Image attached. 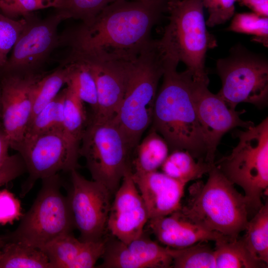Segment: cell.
I'll use <instances>...</instances> for the list:
<instances>
[{
    "instance_id": "obj_40",
    "label": "cell",
    "mask_w": 268,
    "mask_h": 268,
    "mask_svg": "<svg viewBox=\"0 0 268 268\" xmlns=\"http://www.w3.org/2000/svg\"><path fill=\"white\" fill-rule=\"evenodd\" d=\"M10 141L1 122H0V166L10 156L8 149Z\"/></svg>"
},
{
    "instance_id": "obj_21",
    "label": "cell",
    "mask_w": 268,
    "mask_h": 268,
    "mask_svg": "<svg viewBox=\"0 0 268 268\" xmlns=\"http://www.w3.org/2000/svg\"><path fill=\"white\" fill-rule=\"evenodd\" d=\"M135 148L131 168L133 174H144L161 167L168 155L169 146L155 130L150 132Z\"/></svg>"
},
{
    "instance_id": "obj_34",
    "label": "cell",
    "mask_w": 268,
    "mask_h": 268,
    "mask_svg": "<svg viewBox=\"0 0 268 268\" xmlns=\"http://www.w3.org/2000/svg\"><path fill=\"white\" fill-rule=\"evenodd\" d=\"M237 0H202L203 7L207 9L209 14L205 21L206 26L213 27L230 20L235 14V4Z\"/></svg>"
},
{
    "instance_id": "obj_10",
    "label": "cell",
    "mask_w": 268,
    "mask_h": 268,
    "mask_svg": "<svg viewBox=\"0 0 268 268\" xmlns=\"http://www.w3.org/2000/svg\"><path fill=\"white\" fill-rule=\"evenodd\" d=\"M48 72L0 71V118L10 141L16 150L22 143L30 121L35 87Z\"/></svg>"
},
{
    "instance_id": "obj_20",
    "label": "cell",
    "mask_w": 268,
    "mask_h": 268,
    "mask_svg": "<svg viewBox=\"0 0 268 268\" xmlns=\"http://www.w3.org/2000/svg\"><path fill=\"white\" fill-rule=\"evenodd\" d=\"M215 242L217 268H262L268 266L251 252L243 238L222 236Z\"/></svg>"
},
{
    "instance_id": "obj_9",
    "label": "cell",
    "mask_w": 268,
    "mask_h": 268,
    "mask_svg": "<svg viewBox=\"0 0 268 268\" xmlns=\"http://www.w3.org/2000/svg\"><path fill=\"white\" fill-rule=\"evenodd\" d=\"M80 143L79 155L84 157L93 180L115 194L131 167V150L118 126L113 119L102 122L91 119Z\"/></svg>"
},
{
    "instance_id": "obj_17",
    "label": "cell",
    "mask_w": 268,
    "mask_h": 268,
    "mask_svg": "<svg viewBox=\"0 0 268 268\" xmlns=\"http://www.w3.org/2000/svg\"><path fill=\"white\" fill-rule=\"evenodd\" d=\"M102 268H168L173 262V248L163 247L143 234L128 244L115 238L107 241Z\"/></svg>"
},
{
    "instance_id": "obj_33",
    "label": "cell",
    "mask_w": 268,
    "mask_h": 268,
    "mask_svg": "<svg viewBox=\"0 0 268 268\" xmlns=\"http://www.w3.org/2000/svg\"><path fill=\"white\" fill-rule=\"evenodd\" d=\"M26 24L22 16L13 19L0 11V67H3L8 59V55L12 49Z\"/></svg>"
},
{
    "instance_id": "obj_27",
    "label": "cell",
    "mask_w": 268,
    "mask_h": 268,
    "mask_svg": "<svg viewBox=\"0 0 268 268\" xmlns=\"http://www.w3.org/2000/svg\"><path fill=\"white\" fill-rule=\"evenodd\" d=\"M243 238L251 252L260 261L268 264V204L265 203L248 221Z\"/></svg>"
},
{
    "instance_id": "obj_23",
    "label": "cell",
    "mask_w": 268,
    "mask_h": 268,
    "mask_svg": "<svg viewBox=\"0 0 268 268\" xmlns=\"http://www.w3.org/2000/svg\"><path fill=\"white\" fill-rule=\"evenodd\" d=\"M185 150H174L168 154L161 166L162 172L187 184L208 173L211 165L203 160H197Z\"/></svg>"
},
{
    "instance_id": "obj_18",
    "label": "cell",
    "mask_w": 268,
    "mask_h": 268,
    "mask_svg": "<svg viewBox=\"0 0 268 268\" xmlns=\"http://www.w3.org/2000/svg\"><path fill=\"white\" fill-rule=\"evenodd\" d=\"M132 177L145 205L148 219L166 216L181 209L186 184L157 171L132 173Z\"/></svg>"
},
{
    "instance_id": "obj_38",
    "label": "cell",
    "mask_w": 268,
    "mask_h": 268,
    "mask_svg": "<svg viewBox=\"0 0 268 268\" xmlns=\"http://www.w3.org/2000/svg\"><path fill=\"white\" fill-rule=\"evenodd\" d=\"M20 214L19 201L7 190L0 191V224L11 222Z\"/></svg>"
},
{
    "instance_id": "obj_32",
    "label": "cell",
    "mask_w": 268,
    "mask_h": 268,
    "mask_svg": "<svg viewBox=\"0 0 268 268\" xmlns=\"http://www.w3.org/2000/svg\"><path fill=\"white\" fill-rule=\"evenodd\" d=\"M227 30L250 35L252 40L268 47V18L253 12L235 14Z\"/></svg>"
},
{
    "instance_id": "obj_37",
    "label": "cell",
    "mask_w": 268,
    "mask_h": 268,
    "mask_svg": "<svg viewBox=\"0 0 268 268\" xmlns=\"http://www.w3.org/2000/svg\"><path fill=\"white\" fill-rule=\"evenodd\" d=\"M27 172L24 161L19 153L10 155L0 166V186Z\"/></svg>"
},
{
    "instance_id": "obj_22",
    "label": "cell",
    "mask_w": 268,
    "mask_h": 268,
    "mask_svg": "<svg viewBox=\"0 0 268 268\" xmlns=\"http://www.w3.org/2000/svg\"><path fill=\"white\" fill-rule=\"evenodd\" d=\"M0 268H51V266L41 250L19 242L3 241L0 248Z\"/></svg>"
},
{
    "instance_id": "obj_7",
    "label": "cell",
    "mask_w": 268,
    "mask_h": 268,
    "mask_svg": "<svg viewBox=\"0 0 268 268\" xmlns=\"http://www.w3.org/2000/svg\"><path fill=\"white\" fill-rule=\"evenodd\" d=\"M58 174L42 179V186L31 207L17 228L4 241L19 242L41 250L57 237L71 233L74 226L68 197L63 195Z\"/></svg>"
},
{
    "instance_id": "obj_6",
    "label": "cell",
    "mask_w": 268,
    "mask_h": 268,
    "mask_svg": "<svg viewBox=\"0 0 268 268\" xmlns=\"http://www.w3.org/2000/svg\"><path fill=\"white\" fill-rule=\"evenodd\" d=\"M234 132L238 142L231 153L214 162L233 184L244 191L250 210L263 206L268 187V118L258 125Z\"/></svg>"
},
{
    "instance_id": "obj_3",
    "label": "cell",
    "mask_w": 268,
    "mask_h": 268,
    "mask_svg": "<svg viewBox=\"0 0 268 268\" xmlns=\"http://www.w3.org/2000/svg\"><path fill=\"white\" fill-rule=\"evenodd\" d=\"M169 57L159 39H152L132 62L126 91L113 119L131 150L152 122L158 82Z\"/></svg>"
},
{
    "instance_id": "obj_4",
    "label": "cell",
    "mask_w": 268,
    "mask_h": 268,
    "mask_svg": "<svg viewBox=\"0 0 268 268\" xmlns=\"http://www.w3.org/2000/svg\"><path fill=\"white\" fill-rule=\"evenodd\" d=\"M208 174L205 183L198 181L190 187L188 202L180 211L206 230L237 238L249 221L247 200L214 164Z\"/></svg>"
},
{
    "instance_id": "obj_41",
    "label": "cell",
    "mask_w": 268,
    "mask_h": 268,
    "mask_svg": "<svg viewBox=\"0 0 268 268\" xmlns=\"http://www.w3.org/2000/svg\"><path fill=\"white\" fill-rule=\"evenodd\" d=\"M14 2V0H0V11L5 15Z\"/></svg>"
},
{
    "instance_id": "obj_43",
    "label": "cell",
    "mask_w": 268,
    "mask_h": 268,
    "mask_svg": "<svg viewBox=\"0 0 268 268\" xmlns=\"http://www.w3.org/2000/svg\"><path fill=\"white\" fill-rule=\"evenodd\" d=\"M0 110H1V106H0Z\"/></svg>"
},
{
    "instance_id": "obj_8",
    "label": "cell",
    "mask_w": 268,
    "mask_h": 268,
    "mask_svg": "<svg viewBox=\"0 0 268 268\" xmlns=\"http://www.w3.org/2000/svg\"><path fill=\"white\" fill-rule=\"evenodd\" d=\"M216 70L221 80L217 94L231 109L240 103H248L259 108L268 100V61L241 44L233 46L229 55L218 59Z\"/></svg>"
},
{
    "instance_id": "obj_12",
    "label": "cell",
    "mask_w": 268,
    "mask_h": 268,
    "mask_svg": "<svg viewBox=\"0 0 268 268\" xmlns=\"http://www.w3.org/2000/svg\"><path fill=\"white\" fill-rule=\"evenodd\" d=\"M17 152L22 156L28 173L21 197L30 191L37 180L61 171L70 172L78 166L79 150L72 145L63 130L42 134L23 145Z\"/></svg>"
},
{
    "instance_id": "obj_30",
    "label": "cell",
    "mask_w": 268,
    "mask_h": 268,
    "mask_svg": "<svg viewBox=\"0 0 268 268\" xmlns=\"http://www.w3.org/2000/svg\"><path fill=\"white\" fill-rule=\"evenodd\" d=\"M204 242L181 248H173L175 268H216L214 250Z\"/></svg>"
},
{
    "instance_id": "obj_19",
    "label": "cell",
    "mask_w": 268,
    "mask_h": 268,
    "mask_svg": "<svg viewBox=\"0 0 268 268\" xmlns=\"http://www.w3.org/2000/svg\"><path fill=\"white\" fill-rule=\"evenodd\" d=\"M147 223L158 241L174 249L186 248L201 242H215L224 236L191 222L180 210L166 216L149 219Z\"/></svg>"
},
{
    "instance_id": "obj_29",
    "label": "cell",
    "mask_w": 268,
    "mask_h": 268,
    "mask_svg": "<svg viewBox=\"0 0 268 268\" xmlns=\"http://www.w3.org/2000/svg\"><path fill=\"white\" fill-rule=\"evenodd\" d=\"M67 81V70L61 64L56 69L48 72L39 80L34 89L30 121L57 96Z\"/></svg>"
},
{
    "instance_id": "obj_5",
    "label": "cell",
    "mask_w": 268,
    "mask_h": 268,
    "mask_svg": "<svg viewBox=\"0 0 268 268\" xmlns=\"http://www.w3.org/2000/svg\"><path fill=\"white\" fill-rule=\"evenodd\" d=\"M202 0H175L160 41L170 55L185 64L194 81L208 85L205 67L207 52L217 46L207 29Z\"/></svg>"
},
{
    "instance_id": "obj_15",
    "label": "cell",
    "mask_w": 268,
    "mask_h": 268,
    "mask_svg": "<svg viewBox=\"0 0 268 268\" xmlns=\"http://www.w3.org/2000/svg\"><path fill=\"white\" fill-rule=\"evenodd\" d=\"M208 85L193 80L192 96L205 141V162L213 165L217 147L226 133L239 127L248 129L255 124L242 120L240 116L246 111L230 108L217 94L209 90Z\"/></svg>"
},
{
    "instance_id": "obj_2",
    "label": "cell",
    "mask_w": 268,
    "mask_h": 268,
    "mask_svg": "<svg viewBox=\"0 0 268 268\" xmlns=\"http://www.w3.org/2000/svg\"><path fill=\"white\" fill-rule=\"evenodd\" d=\"M179 61L170 56L156 94L152 128L169 147L188 151L197 160L205 161L206 147L192 96L193 78L186 69L177 70Z\"/></svg>"
},
{
    "instance_id": "obj_39",
    "label": "cell",
    "mask_w": 268,
    "mask_h": 268,
    "mask_svg": "<svg viewBox=\"0 0 268 268\" xmlns=\"http://www.w3.org/2000/svg\"><path fill=\"white\" fill-rule=\"evenodd\" d=\"M241 6H245L253 12L262 16H268V0H238Z\"/></svg>"
},
{
    "instance_id": "obj_35",
    "label": "cell",
    "mask_w": 268,
    "mask_h": 268,
    "mask_svg": "<svg viewBox=\"0 0 268 268\" xmlns=\"http://www.w3.org/2000/svg\"><path fill=\"white\" fill-rule=\"evenodd\" d=\"M107 241L102 238L97 241L84 242L70 268H94L104 253Z\"/></svg>"
},
{
    "instance_id": "obj_26",
    "label": "cell",
    "mask_w": 268,
    "mask_h": 268,
    "mask_svg": "<svg viewBox=\"0 0 268 268\" xmlns=\"http://www.w3.org/2000/svg\"><path fill=\"white\" fill-rule=\"evenodd\" d=\"M67 70L66 84L76 96L91 107L93 114L97 107V91L95 79L87 67L79 62H61Z\"/></svg>"
},
{
    "instance_id": "obj_31",
    "label": "cell",
    "mask_w": 268,
    "mask_h": 268,
    "mask_svg": "<svg viewBox=\"0 0 268 268\" xmlns=\"http://www.w3.org/2000/svg\"><path fill=\"white\" fill-rule=\"evenodd\" d=\"M118 0H61L55 11L64 19H74L85 25L91 24L106 6Z\"/></svg>"
},
{
    "instance_id": "obj_16",
    "label": "cell",
    "mask_w": 268,
    "mask_h": 268,
    "mask_svg": "<svg viewBox=\"0 0 268 268\" xmlns=\"http://www.w3.org/2000/svg\"><path fill=\"white\" fill-rule=\"evenodd\" d=\"M121 182L111 205L107 228L115 238L128 244L143 234L148 216L133 179L131 167L125 172Z\"/></svg>"
},
{
    "instance_id": "obj_13",
    "label": "cell",
    "mask_w": 268,
    "mask_h": 268,
    "mask_svg": "<svg viewBox=\"0 0 268 268\" xmlns=\"http://www.w3.org/2000/svg\"><path fill=\"white\" fill-rule=\"evenodd\" d=\"M133 60H106L84 51L69 50L65 61L84 64L95 79L97 107L92 120L102 122L114 118L126 91Z\"/></svg>"
},
{
    "instance_id": "obj_42",
    "label": "cell",
    "mask_w": 268,
    "mask_h": 268,
    "mask_svg": "<svg viewBox=\"0 0 268 268\" xmlns=\"http://www.w3.org/2000/svg\"><path fill=\"white\" fill-rule=\"evenodd\" d=\"M3 244V241L1 238H0V248L2 246Z\"/></svg>"
},
{
    "instance_id": "obj_24",
    "label": "cell",
    "mask_w": 268,
    "mask_h": 268,
    "mask_svg": "<svg viewBox=\"0 0 268 268\" xmlns=\"http://www.w3.org/2000/svg\"><path fill=\"white\" fill-rule=\"evenodd\" d=\"M66 88L43 108L29 122L23 140L16 151L35 137L46 133L63 130L64 102Z\"/></svg>"
},
{
    "instance_id": "obj_14",
    "label": "cell",
    "mask_w": 268,
    "mask_h": 268,
    "mask_svg": "<svg viewBox=\"0 0 268 268\" xmlns=\"http://www.w3.org/2000/svg\"><path fill=\"white\" fill-rule=\"evenodd\" d=\"M70 173L72 187L68 198L79 240H100L107 227L112 194L103 184L86 179L76 169Z\"/></svg>"
},
{
    "instance_id": "obj_25",
    "label": "cell",
    "mask_w": 268,
    "mask_h": 268,
    "mask_svg": "<svg viewBox=\"0 0 268 268\" xmlns=\"http://www.w3.org/2000/svg\"><path fill=\"white\" fill-rule=\"evenodd\" d=\"M64 102L63 132L72 145L79 150L81 137L87 126L83 102L67 86Z\"/></svg>"
},
{
    "instance_id": "obj_28",
    "label": "cell",
    "mask_w": 268,
    "mask_h": 268,
    "mask_svg": "<svg viewBox=\"0 0 268 268\" xmlns=\"http://www.w3.org/2000/svg\"><path fill=\"white\" fill-rule=\"evenodd\" d=\"M83 243L68 233L57 237L41 250L46 255L51 268H70Z\"/></svg>"
},
{
    "instance_id": "obj_36",
    "label": "cell",
    "mask_w": 268,
    "mask_h": 268,
    "mask_svg": "<svg viewBox=\"0 0 268 268\" xmlns=\"http://www.w3.org/2000/svg\"><path fill=\"white\" fill-rule=\"evenodd\" d=\"M61 0H14L13 5L5 15L18 19L23 15L34 11L47 8H57Z\"/></svg>"
},
{
    "instance_id": "obj_1",
    "label": "cell",
    "mask_w": 268,
    "mask_h": 268,
    "mask_svg": "<svg viewBox=\"0 0 268 268\" xmlns=\"http://www.w3.org/2000/svg\"><path fill=\"white\" fill-rule=\"evenodd\" d=\"M175 0H118L103 9L89 25L82 23L62 34L63 44L105 59L133 60L148 45L153 27Z\"/></svg>"
},
{
    "instance_id": "obj_11",
    "label": "cell",
    "mask_w": 268,
    "mask_h": 268,
    "mask_svg": "<svg viewBox=\"0 0 268 268\" xmlns=\"http://www.w3.org/2000/svg\"><path fill=\"white\" fill-rule=\"evenodd\" d=\"M23 16L26 19L25 26L0 71L42 70L51 53L61 45L58 27L65 20L62 15L55 11L44 19L33 12Z\"/></svg>"
}]
</instances>
